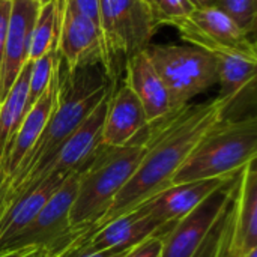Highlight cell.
I'll list each match as a JSON object with an SVG mask.
<instances>
[{
  "label": "cell",
  "instance_id": "1f68e13d",
  "mask_svg": "<svg viewBox=\"0 0 257 257\" xmlns=\"http://www.w3.org/2000/svg\"><path fill=\"white\" fill-rule=\"evenodd\" d=\"M194 3L196 8H211V6H217L218 0H191Z\"/></svg>",
  "mask_w": 257,
  "mask_h": 257
},
{
  "label": "cell",
  "instance_id": "4fadbf2b",
  "mask_svg": "<svg viewBox=\"0 0 257 257\" xmlns=\"http://www.w3.org/2000/svg\"><path fill=\"white\" fill-rule=\"evenodd\" d=\"M57 92H59V69H57V74L54 75L50 87L45 90V93L27 110L17 133L14 134V137L11 139L9 145L5 149V154H3L2 163H0V170L5 173L3 188L15 176L20 166L24 163V160L27 158L30 151L35 148L38 139L41 137L44 128L47 126L48 119H50V116L54 110L56 101H57Z\"/></svg>",
  "mask_w": 257,
  "mask_h": 257
},
{
  "label": "cell",
  "instance_id": "83f0119b",
  "mask_svg": "<svg viewBox=\"0 0 257 257\" xmlns=\"http://www.w3.org/2000/svg\"><path fill=\"white\" fill-rule=\"evenodd\" d=\"M66 2L72 5L78 12L93 20L95 24L99 27V11H98L99 2L98 0H66Z\"/></svg>",
  "mask_w": 257,
  "mask_h": 257
},
{
  "label": "cell",
  "instance_id": "d4e9b609",
  "mask_svg": "<svg viewBox=\"0 0 257 257\" xmlns=\"http://www.w3.org/2000/svg\"><path fill=\"white\" fill-rule=\"evenodd\" d=\"M217 6L244 33L254 38L257 29V0H218Z\"/></svg>",
  "mask_w": 257,
  "mask_h": 257
},
{
  "label": "cell",
  "instance_id": "e575fe53",
  "mask_svg": "<svg viewBox=\"0 0 257 257\" xmlns=\"http://www.w3.org/2000/svg\"><path fill=\"white\" fill-rule=\"evenodd\" d=\"M145 2H148V0H145ZM148 5H149V3H148Z\"/></svg>",
  "mask_w": 257,
  "mask_h": 257
},
{
  "label": "cell",
  "instance_id": "cb8c5ba5",
  "mask_svg": "<svg viewBox=\"0 0 257 257\" xmlns=\"http://www.w3.org/2000/svg\"><path fill=\"white\" fill-rule=\"evenodd\" d=\"M232 202L214 230L215 239L212 242L214 247L211 251V257H242V250L238 244L235 233V214Z\"/></svg>",
  "mask_w": 257,
  "mask_h": 257
},
{
  "label": "cell",
  "instance_id": "e0dca14e",
  "mask_svg": "<svg viewBox=\"0 0 257 257\" xmlns=\"http://www.w3.org/2000/svg\"><path fill=\"white\" fill-rule=\"evenodd\" d=\"M123 74V84H126L142 102L149 126L172 114L166 84L146 56L145 50L126 59Z\"/></svg>",
  "mask_w": 257,
  "mask_h": 257
},
{
  "label": "cell",
  "instance_id": "5b68a950",
  "mask_svg": "<svg viewBox=\"0 0 257 257\" xmlns=\"http://www.w3.org/2000/svg\"><path fill=\"white\" fill-rule=\"evenodd\" d=\"M102 69L116 87L128 57L145 50L158 26L145 0H98Z\"/></svg>",
  "mask_w": 257,
  "mask_h": 257
},
{
  "label": "cell",
  "instance_id": "4dcf8cb0",
  "mask_svg": "<svg viewBox=\"0 0 257 257\" xmlns=\"http://www.w3.org/2000/svg\"><path fill=\"white\" fill-rule=\"evenodd\" d=\"M136 247V245H134ZM131 248H120V250H101V251H89V253H80L68 257H125Z\"/></svg>",
  "mask_w": 257,
  "mask_h": 257
},
{
  "label": "cell",
  "instance_id": "44dd1931",
  "mask_svg": "<svg viewBox=\"0 0 257 257\" xmlns=\"http://www.w3.org/2000/svg\"><path fill=\"white\" fill-rule=\"evenodd\" d=\"M32 60L21 69L20 75L14 81L12 87L0 102V163L6 146L17 133L23 122L29 105V77H30Z\"/></svg>",
  "mask_w": 257,
  "mask_h": 257
},
{
  "label": "cell",
  "instance_id": "9a60e30c",
  "mask_svg": "<svg viewBox=\"0 0 257 257\" xmlns=\"http://www.w3.org/2000/svg\"><path fill=\"white\" fill-rule=\"evenodd\" d=\"M111 93V92H110ZM110 96V95H108ZM108 96L84 119V122L63 142L54 158L44 169L36 184L48 175H69L81 169L101 145L102 125Z\"/></svg>",
  "mask_w": 257,
  "mask_h": 257
},
{
  "label": "cell",
  "instance_id": "6da1fadb",
  "mask_svg": "<svg viewBox=\"0 0 257 257\" xmlns=\"http://www.w3.org/2000/svg\"><path fill=\"white\" fill-rule=\"evenodd\" d=\"M224 116V102L214 98L199 104H188L158 123L148 126L143 136L145 154L142 161L130 181L119 191L108 211L89 233L170 187L173 176L197 142Z\"/></svg>",
  "mask_w": 257,
  "mask_h": 257
},
{
  "label": "cell",
  "instance_id": "d6a6232c",
  "mask_svg": "<svg viewBox=\"0 0 257 257\" xmlns=\"http://www.w3.org/2000/svg\"><path fill=\"white\" fill-rule=\"evenodd\" d=\"M242 257H257V247L245 251V253H242Z\"/></svg>",
  "mask_w": 257,
  "mask_h": 257
},
{
  "label": "cell",
  "instance_id": "f546056e",
  "mask_svg": "<svg viewBox=\"0 0 257 257\" xmlns=\"http://www.w3.org/2000/svg\"><path fill=\"white\" fill-rule=\"evenodd\" d=\"M0 257H48V251L44 248L27 247V248H20V250L2 253Z\"/></svg>",
  "mask_w": 257,
  "mask_h": 257
},
{
  "label": "cell",
  "instance_id": "3957f363",
  "mask_svg": "<svg viewBox=\"0 0 257 257\" xmlns=\"http://www.w3.org/2000/svg\"><path fill=\"white\" fill-rule=\"evenodd\" d=\"M143 154V139L117 148L99 146L78 170L77 191L69 211L71 244L86 236L108 211L119 191L136 172Z\"/></svg>",
  "mask_w": 257,
  "mask_h": 257
},
{
  "label": "cell",
  "instance_id": "7c38bea8",
  "mask_svg": "<svg viewBox=\"0 0 257 257\" xmlns=\"http://www.w3.org/2000/svg\"><path fill=\"white\" fill-rule=\"evenodd\" d=\"M41 3L33 0H11V14L0 69V102L12 87L21 69L30 62L32 30Z\"/></svg>",
  "mask_w": 257,
  "mask_h": 257
},
{
  "label": "cell",
  "instance_id": "52a82bcc",
  "mask_svg": "<svg viewBox=\"0 0 257 257\" xmlns=\"http://www.w3.org/2000/svg\"><path fill=\"white\" fill-rule=\"evenodd\" d=\"M78 170L66 176V179L47 200L32 223L21 230L5 248H2L0 254L12 250L36 247L47 250L48 257H53L63 251L72 242L69 211L77 191Z\"/></svg>",
  "mask_w": 257,
  "mask_h": 257
},
{
  "label": "cell",
  "instance_id": "603a6c76",
  "mask_svg": "<svg viewBox=\"0 0 257 257\" xmlns=\"http://www.w3.org/2000/svg\"><path fill=\"white\" fill-rule=\"evenodd\" d=\"M59 63H60V56L57 50H51L47 54L32 62L30 77H29V98H27L29 108L50 87L54 75L57 74Z\"/></svg>",
  "mask_w": 257,
  "mask_h": 257
},
{
  "label": "cell",
  "instance_id": "30bf717a",
  "mask_svg": "<svg viewBox=\"0 0 257 257\" xmlns=\"http://www.w3.org/2000/svg\"><path fill=\"white\" fill-rule=\"evenodd\" d=\"M170 227L161 226L142 205L99 226L81 241L66 247L53 257H68L89 251L133 248L146 238L166 233Z\"/></svg>",
  "mask_w": 257,
  "mask_h": 257
},
{
  "label": "cell",
  "instance_id": "2e32d148",
  "mask_svg": "<svg viewBox=\"0 0 257 257\" xmlns=\"http://www.w3.org/2000/svg\"><path fill=\"white\" fill-rule=\"evenodd\" d=\"M236 176L203 179L170 185L160 191L152 199L142 203V206L164 227H172L175 221L197 208L215 190L233 181ZM140 206V205H139Z\"/></svg>",
  "mask_w": 257,
  "mask_h": 257
},
{
  "label": "cell",
  "instance_id": "8fae6325",
  "mask_svg": "<svg viewBox=\"0 0 257 257\" xmlns=\"http://www.w3.org/2000/svg\"><path fill=\"white\" fill-rule=\"evenodd\" d=\"M57 51L60 63L68 71L102 63L104 54L99 27L93 20L78 12L68 2H65Z\"/></svg>",
  "mask_w": 257,
  "mask_h": 257
},
{
  "label": "cell",
  "instance_id": "f1b7e54d",
  "mask_svg": "<svg viewBox=\"0 0 257 257\" xmlns=\"http://www.w3.org/2000/svg\"><path fill=\"white\" fill-rule=\"evenodd\" d=\"M9 14H11V0H0V69L3 60L6 33H8V24H9Z\"/></svg>",
  "mask_w": 257,
  "mask_h": 257
},
{
  "label": "cell",
  "instance_id": "7402d4cb",
  "mask_svg": "<svg viewBox=\"0 0 257 257\" xmlns=\"http://www.w3.org/2000/svg\"><path fill=\"white\" fill-rule=\"evenodd\" d=\"M65 2L66 0H47L41 3L32 30V42H30V54H29V59L32 62L47 54L51 50H57L62 20L65 14Z\"/></svg>",
  "mask_w": 257,
  "mask_h": 257
},
{
  "label": "cell",
  "instance_id": "5bb4252c",
  "mask_svg": "<svg viewBox=\"0 0 257 257\" xmlns=\"http://www.w3.org/2000/svg\"><path fill=\"white\" fill-rule=\"evenodd\" d=\"M149 123L142 102L126 86L114 87L108 96L99 146H125L145 134Z\"/></svg>",
  "mask_w": 257,
  "mask_h": 257
},
{
  "label": "cell",
  "instance_id": "4316f807",
  "mask_svg": "<svg viewBox=\"0 0 257 257\" xmlns=\"http://www.w3.org/2000/svg\"><path fill=\"white\" fill-rule=\"evenodd\" d=\"M163 236L164 233H157L146 238L145 241L133 247L125 257H160L163 250Z\"/></svg>",
  "mask_w": 257,
  "mask_h": 257
},
{
  "label": "cell",
  "instance_id": "277c9868",
  "mask_svg": "<svg viewBox=\"0 0 257 257\" xmlns=\"http://www.w3.org/2000/svg\"><path fill=\"white\" fill-rule=\"evenodd\" d=\"M256 155V116L223 117L197 142L173 176L172 185L238 176Z\"/></svg>",
  "mask_w": 257,
  "mask_h": 257
},
{
  "label": "cell",
  "instance_id": "7a4b0ae2",
  "mask_svg": "<svg viewBox=\"0 0 257 257\" xmlns=\"http://www.w3.org/2000/svg\"><path fill=\"white\" fill-rule=\"evenodd\" d=\"M114 86L108 81L101 65L68 71L59 63V92L54 110L15 176L0 193V217L23 193L32 188L44 169L54 158L63 142L84 119L110 95Z\"/></svg>",
  "mask_w": 257,
  "mask_h": 257
},
{
  "label": "cell",
  "instance_id": "8992f818",
  "mask_svg": "<svg viewBox=\"0 0 257 257\" xmlns=\"http://www.w3.org/2000/svg\"><path fill=\"white\" fill-rule=\"evenodd\" d=\"M145 53L166 84L172 113L217 84V57L200 47L149 44Z\"/></svg>",
  "mask_w": 257,
  "mask_h": 257
},
{
  "label": "cell",
  "instance_id": "9c48e42d",
  "mask_svg": "<svg viewBox=\"0 0 257 257\" xmlns=\"http://www.w3.org/2000/svg\"><path fill=\"white\" fill-rule=\"evenodd\" d=\"M175 27L185 42L212 54L229 53L257 59L254 38L244 33L218 6L197 8Z\"/></svg>",
  "mask_w": 257,
  "mask_h": 257
},
{
  "label": "cell",
  "instance_id": "ac0fdd59",
  "mask_svg": "<svg viewBox=\"0 0 257 257\" xmlns=\"http://www.w3.org/2000/svg\"><path fill=\"white\" fill-rule=\"evenodd\" d=\"M66 176L48 175L42 178L5 209L0 217V250L5 248L21 230L32 223V220L38 215L47 200L66 179Z\"/></svg>",
  "mask_w": 257,
  "mask_h": 257
},
{
  "label": "cell",
  "instance_id": "836d02e7",
  "mask_svg": "<svg viewBox=\"0 0 257 257\" xmlns=\"http://www.w3.org/2000/svg\"><path fill=\"white\" fill-rule=\"evenodd\" d=\"M3 184H5V173L0 170V191H2V188H3Z\"/></svg>",
  "mask_w": 257,
  "mask_h": 257
},
{
  "label": "cell",
  "instance_id": "d6986e66",
  "mask_svg": "<svg viewBox=\"0 0 257 257\" xmlns=\"http://www.w3.org/2000/svg\"><path fill=\"white\" fill-rule=\"evenodd\" d=\"M235 233L242 253L257 247V170L256 158L239 173L233 194Z\"/></svg>",
  "mask_w": 257,
  "mask_h": 257
},
{
  "label": "cell",
  "instance_id": "ffe728a7",
  "mask_svg": "<svg viewBox=\"0 0 257 257\" xmlns=\"http://www.w3.org/2000/svg\"><path fill=\"white\" fill-rule=\"evenodd\" d=\"M217 57V84H220L218 99L226 105V114L244 93H254L257 59L242 54L220 53Z\"/></svg>",
  "mask_w": 257,
  "mask_h": 257
},
{
  "label": "cell",
  "instance_id": "484cf974",
  "mask_svg": "<svg viewBox=\"0 0 257 257\" xmlns=\"http://www.w3.org/2000/svg\"><path fill=\"white\" fill-rule=\"evenodd\" d=\"M157 26H176L197 8L191 0H148Z\"/></svg>",
  "mask_w": 257,
  "mask_h": 257
},
{
  "label": "cell",
  "instance_id": "ba28073f",
  "mask_svg": "<svg viewBox=\"0 0 257 257\" xmlns=\"http://www.w3.org/2000/svg\"><path fill=\"white\" fill-rule=\"evenodd\" d=\"M238 176L215 190L197 208L172 224L163 236L160 257H197L230 205Z\"/></svg>",
  "mask_w": 257,
  "mask_h": 257
}]
</instances>
